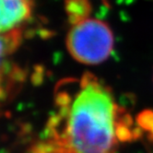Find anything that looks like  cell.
Instances as JSON below:
<instances>
[{
  "label": "cell",
  "mask_w": 153,
  "mask_h": 153,
  "mask_svg": "<svg viewBox=\"0 0 153 153\" xmlns=\"http://www.w3.org/2000/svg\"><path fill=\"white\" fill-rule=\"evenodd\" d=\"M35 153H118L132 138L131 118L102 81L92 74L61 80Z\"/></svg>",
  "instance_id": "obj_1"
},
{
  "label": "cell",
  "mask_w": 153,
  "mask_h": 153,
  "mask_svg": "<svg viewBox=\"0 0 153 153\" xmlns=\"http://www.w3.org/2000/svg\"><path fill=\"white\" fill-rule=\"evenodd\" d=\"M114 34L106 22L89 18L72 25L67 37L71 56L85 65L104 62L114 49Z\"/></svg>",
  "instance_id": "obj_2"
},
{
  "label": "cell",
  "mask_w": 153,
  "mask_h": 153,
  "mask_svg": "<svg viewBox=\"0 0 153 153\" xmlns=\"http://www.w3.org/2000/svg\"><path fill=\"white\" fill-rule=\"evenodd\" d=\"M31 0H0V33L19 28L31 19Z\"/></svg>",
  "instance_id": "obj_3"
},
{
  "label": "cell",
  "mask_w": 153,
  "mask_h": 153,
  "mask_svg": "<svg viewBox=\"0 0 153 153\" xmlns=\"http://www.w3.org/2000/svg\"><path fill=\"white\" fill-rule=\"evenodd\" d=\"M65 7L71 25L90 18L91 4L89 0H65Z\"/></svg>",
  "instance_id": "obj_4"
},
{
  "label": "cell",
  "mask_w": 153,
  "mask_h": 153,
  "mask_svg": "<svg viewBox=\"0 0 153 153\" xmlns=\"http://www.w3.org/2000/svg\"><path fill=\"white\" fill-rule=\"evenodd\" d=\"M7 45V53L10 54L14 53L19 46L20 45L21 41H22V30L20 28L12 30L5 34Z\"/></svg>",
  "instance_id": "obj_5"
},
{
  "label": "cell",
  "mask_w": 153,
  "mask_h": 153,
  "mask_svg": "<svg viewBox=\"0 0 153 153\" xmlns=\"http://www.w3.org/2000/svg\"><path fill=\"white\" fill-rule=\"evenodd\" d=\"M26 76H27V72L20 67H19L18 65H15L12 72L9 75L10 84L11 85L22 84L26 80Z\"/></svg>",
  "instance_id": "obj_6"
},
{
  "label": "cell",
  "mask_w": 153,
  "mask_h": 153,
  "mask_svg": "<svg viewBox=\"0 0 153 153\" xmlns=\"http://www.w3.org/2000/svg\"><path fill=\"white\" fill-rule=\"evenodd\" d=\"M14 65L12 64L11 61H9V60H4L1 65H0V72H1L4 75L6 76H9L10 73L12 72L13 68H14Z\"/></svg>",
  "instance_id": "obj_7"
},
{
  "label": "cell",
  "mask_w": 153,
  "mask_h": 153,
  "mask_svg": "<svg viewBox=\"0 0 153 153\" xmlns=\"http://www.w3.org/2000/svg\"><path fill=\"white\" fill-rule=\"evenodd\" d=\"M42 82V76L41 73L35 72L34 74H32V75H31V83L33 84V85L38 86V85H40Z\"/></svg>",
  "instance_id": "obj_8"
},
{
  "label": "cell",
  "mask_w": 153,
  "mask_h": 153,
  "mask_svg": "<svg viewBox=\"0 0 153 153\" xmlns=\"http://www.w3.org/2000/svg\"><path fill=\"white\" fill-rule=\"evenodd\" d=\"M31 132V126L29 123H24L20 126V134L27 135Z\"/></svg>",
  "instance_id": "obj_9"
},
{
  "label": "cell",
  "mask_w": 153,
  "mask_h": 153,
  "mask_svg": "<svg viewBox=\"0 0 153 153\" xmlns=\"http://www.w3.org/2000/svg\"><path fill=\"white\" fill-rule=\"evenodd\" d=\"M34 34H35V31L33 30H31V29H29V30H26L25 31H24V37L26 38V39H31L32 37L34 36Z\"/></svg>",
  "instance_id": "obj_10"
},
{
  "label": "cell",
  "mask_w": 153,
  "mask_h": 153,
  "mask_svg": "<svg viewBox=\"0 0 153 153\" xmlns=\"http://www.w3.org/2000/svg\"><path fill=\"white\" fill-rule=\"evenodd\" d=\"M7 94H8L7 91L4 90L2 87H0V101H1V102L5 101L7 98Z\"/></svg>",
  "instance_id": "obj_11"
},
{
  "label": "cell",
  "mask_w": 153,
  "mask_h": 153,
  "mask_svg": "<svg viewBox=\"0 0 153 153\" xmlns=\"http://www.w3.org/2000/svg\"><path fill=\"white\" fill-rule=\"evenodd\" d=\"M2 80H3V74H2L1 72H0V86H1Z\"/></svg>",
  "instance_id": "obj_12"
},
{
  "label": "cell",
  "mask_w": 153,
  "mask_h": 153,
  "mask_svg": "<svg viewBox=\"0 0 153 153\" xmlns=\"http://www.w3.org/2000/svg\"><path fill=\"white\" fill-rule=\"evenodd\" d=\"M0 153H8V151L6 150V149H1V150H0Z\"/></svg>",
  "instance_id": "obj_13"
}]
</instances>
